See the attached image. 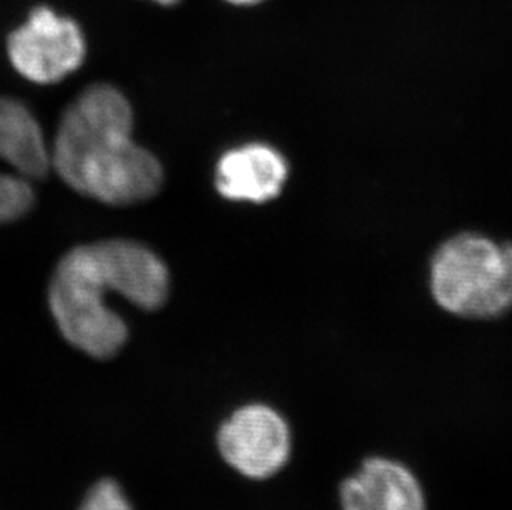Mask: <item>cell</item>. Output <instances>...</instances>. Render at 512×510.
Listing matches in <instances>:
<instances>
[{
    "label": "cell",
    "mask_w": 512,
    "mask_h": 510,
    "mask_svg": "<svg viewBox=\"0 0 512 510\" xmlns=\"http://www.w3.org/2000/svg\"><path fill=\"white\" fill-rule=\"evenodd\" d=\"M170 287L160 255L140 242L108 239L63 255L50 277L49 307L72 347L107 360L128 340V327L108 297L120 295L143 310H158L170 297Z\"/></svg>",
    "instance_id": "1"
},
{
    "label": "cell",
    "mask_w": 512,
    "mask_h": 510,
    "mask_svg": "<svg viewBox=\"0 0 512 510\" xmlns=\"http://www.w3.org/2000/svg\"><path fill=\"white\" fill-rule=\"evenodd\" d=\"M133 108L108 83L85 88L63 111L52 169L68 188L108 206L145 203L160 193L165 171L133 140Z\"/></svg>",
    "instance_id": "2"
},
{
    "label": "cell",
    "mask_w": 512,
    "mask_h": 510,
    "mask_svg": "<svg viewBox=\"0 0 512 510\" xmlns=\"http://www.w3.org/2000/svg\"><path fill=\"white\" fill-rule=\"evenodd\" d=\"M430 282L436 304L446 312L499 317L512 308V244L459 234L436 252Z\"/></svg>",
    "instance_id": "3"
},
{
    "label": "cell",
    "mask_w": 512,
    "mask_h": 510,
    "mask_svg": "<svg viewBox=\"0 0 512 510\" xmlns=\"http://www.w3.org/2000/svg\"><path fill=\"white\" fill-rule=\"evenodd\" d=\"M15 72L29 82L52 85L77 72L87 57V42L75 20L39 7L7 40Z\"/></svg>",
    "instance_id": "4"
},
{
    "label": "cell",
    "mask_w": 512,
    "mask_h": 510,
    "mask_svg": "<svg viewBox=\"0 0 512 510\" xmlns=\"http://www.w3.org/2000/svg\"><path fill=\"white\" fill-rule=\"evenodd\" d=\"M221 458L254 481L277 476L292 456V431L276 408L251 403L236 409L218 431Z\"/></svg>",
    "instance_id": "5"
},
{
    "label": "cell",
    "mask_w": 512,
    "mask_h": 510,
    "mask_svg": "<svg viewBox=\"0 0 512 510\" xmlns=\"http://www.w3.org/2000/svg\"><path fill=\"white\" fill-rule=\"evenodd\" d=\"M342 510H426L425 489L397 459L370 456L340 484Z\"/></svg>",
    "instance_id": "6"
},
{
    "label": "cell",
    "mask_w": 512,
    "mask_h": 510,
    "mask_svg": "<svg viewBox=\"0 0 512 510\" xmlns=\"http://www.w3.org/2000/svg\"><path fill=\"white\" fill-rule=\"evenodd\" d=\"M289 178V164L281 151L251 143L224 153L214 183L223 198L262 204L276 199Z\"/></svg>",
    "instance_id": "7"
},
{
    "label": "cell",
    "mask_w": 512,
    "mask_h": 510,
    "mask_svg": "<svg viewBox=\"0 0 512 510\" xmlns=\"http://www.w3.org/2000/svg\"><path fill=\"white\" fill-rule=\"evenodd\" d=\"M39 174L19 151L0 143V224L19 221L35 204Z\"/></svg>",
    "instance_id": "8"
},
{
    "label": "cell",
    "mask_w": 512,
    "mask_h": 510,
    "mask_svg": "<svg viewBox=\"0 0 512 510\" xmlns=\"http://www.w3.org/2000/svg\"><path fill=\"white\" fill-rule=\"evenodd\" d=\"M80 510H133L120 486L112 479H103L92 487Z\"/></svg>",
    "instance_id": "9"
},
{
    "label": "cell",
    "mask_w": 512,
    "mask_h": 510,
    "mask_svg": "<svg viewBox=\"0 0 512 510\" xmlns=\"http://www.w3.org/2000/svg\"><path fill=\"white\" fill-rule=\"evenodd\" d=\"M228 4L239 5V7H251V5L261 4L264 0H224Z\"/></svg>",
    "instance_id": "10"
},
{
    "label": "cell",
    "mask_w": 512,
    "mask_h": 510,
    "mask_svg": "<svg viewBox=\"0 0 512 510\" xmlns=\"http://www.w3.org/2000/svg\"><path fill=\"white\" fill-rule=\"evenodd\" d=\"M156 4L166 5V7H170V5L178 4L179 0H153Z\"/></svg>",
    "instance_id": "11"
}]
</instances>
